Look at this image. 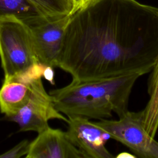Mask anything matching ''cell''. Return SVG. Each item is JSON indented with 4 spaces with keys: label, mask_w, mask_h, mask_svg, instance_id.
I'll return each mask as SVG.
<instances>
[{
    "label": "cell",
    "mask_w": 158,
    "mask_h": 158,
    "mask_svg": "<svg viewBox=\"0 0 158 158\" xmlns=\"http://www.w3.org/2000/svg\"><path fill=\"white\" fill-rule=\"evenodd\" d=\"M158 58V8L135 0H91L72 14L57 67L85 81L151 72Z\"/></svg>",
    "instance_id": "1"
},
{
    "label": "cell",
    "mask_w": 158,
    "mask_h": 158,
    "mask_svg": "<svg viewBox=\"0 0 158 158\" xmlns=\"http://www.w3.org/2000/svg\"><path fill=\"white\" fill-rule=\"evenodd\" d=\"M142 75L131 73L109 78L78 81L49 91L58 111L67 117L107 119L112 112L118 117L128 110L129 98Z\"/></svg>",
    "instance_id": "2"
},
{
    "label": "cell",
    "mask_w": 158,
    "mask_h": 158,
    "mask_svg": "<svg viewBox=\"0 0 158 158\" xmlns=\"http://www.w3.org/2000/svg\"><path fill=\"white\" fill-rule=\"evenodd\" d=\"M0 60L4 77L40 64L30 28L17 18L0 19Z\"/></svg>",
    "instance_id": "3"
},
{
    "label": "cell",
    "mask_w": 158,
    "mask_h": 158,
    "mask_svg": "<svg viewBox=\"0 0 158 158\" xmlns=\"http://www.w3.org/2000/svg\"><path fill=\"white\" fill-rule=\"evenodd\" d=\"M96 123L110 138L127 146L136 157L158 158V142L145 129L141 110H128L118 120L102 119Z\"/></svg>",
    "instance_id": "4"
},
{
    "label": "cell",
    "mask_w": 158,
    "mask_h": 158,
    "mask_svg": "<svg viewBox=\"0 0 158 158\" xmlns=\"http://www.w3.org/2000/svg\"><path fill=\"white\" fill-rule=\"evenodd\" d=\"M4 118L18 123L19 131L38 133L48 127V122L51 119H59L67 123L69 120L56 108L51 94L45 90L42 78H38L32 82L30 96L27 102L15 114Z\"/></svg>",
    "instance_id": "5"
},
{
    "label": "cell",
    "mask_w": 158,
    "mask_h": 158,
    "mask_svg": "<svg viewBox=\"0 0 158 158\" xmlns=\"http://www.w3.org/2000/svg\"><path fill=\"white\" fill-rule=\"evenodd\" d=\"M72 15L44 17L27 25L40 64L53 68L57 67L65 30Z\"/></svg>",
    "instance_id": "6"
},
{
    "label": "cell",
    "mask_w": 158,
    "mask_h": 158,
    "mask_svg": "<svg viewBox=\"0 0 158 158\" xmlns=\"http://www.w3.org/2000/svg\"><path fill=\"white\" fill-rule=\"evenodd\" d=\"M68 118V130L66 133L72 143L86 157H114L106 147V143L110 137L96 122L81 117Z\"/></svg>",
    "instance_id": "7"
},
{
    "label": "cell",
    "mask_w": 158,
    "mask_h": 158,
    "mask_svg": "<svg viewBox=\"0 0 158 158\" xmlns=\"http://www.w3.org/2000/svg\"><path fill=\"white\" fill-rule=\"evenodd\" d=\"M46 67L37 64L24 72L4 78L0 88V112L4 118L15 114L27 102L32 82L43 77Z\"/></svg>",
    "instance_id": "8"
},
{
    "label": "cell",
    "mask_w": 158,
    "mask_h": 158,
    "mask_svg": "<svg viewBox=\"0 0 158 158\" xmlns=\"http://www.w3.org/2000/svg\"><path fill=\"white\" fill-rule=\"evenodd\" d=\"M30 143L27 158H86L66 132L49 126Z\"/></svg>",
    "instance_id": "9"
},
{
    "label": "cell",
    "mask_w": 158,
    "mask_h": 158,
    "mask_svg": "<svg viewBox=\"0 0 158 158\" xmlns=\"http://www.w3.org/2000/svg\"><path fill=\"white\" fill-rule=\"evenodd\" d=\"M149 100L141 110L143 125L152 137L158 130V58L151 72L148 83Z\"/></svg>",
    "instance_id": "10"
},
{
    "label": "cell",
    "mask_w": 158,
    "mask_h": 158,
    "mask_svg": "<svg viewBox=\"0 0 158 158\" xmlns=\"http://www.w3.org/2000/svg\"><path fill=\"white\" fill-rule=\"evenodd\" d=\"M9 17L17 18L30 25L48 17L27 0H0V19Z\"/></svg>",
    "instance_id": "11"
},
{
    "label": "cell",
    "mask_w": 158,
    "mask_h": 158,
    "mask_svg": "<svg viewBox=\"0 0 158 158\" xmlns=\"http://www.w3.org/2000/svg\"><path fill=\"white\" fill-rule=\"evenodd\" d=\"M44 16L48 17L71 14L70 0H27Z\"/></svg>",
    "instance_id": "12"
},
{
    "label": "cell",
    "mask_w": 158,
    "mask_h": 158,
    "mask_svg": "<svg viewBox=\"0 0 158 158\" xmlns=\"http://www.w3.org/2000/svg\"><path fill=\"white\" fill-rule=\"evenodd\" d=\"M30 143L27 139H23L10 149L0 154L2 158H19L27 156L28 153Z\"/></svg>",
    "instance_id": "13"
},
{
    "label": "cell",
    "mask_w": 158,
    "mask_h": 158,
    "mask_svg": "<svg viewBox=\"0 0 158 158\" xmlns=\"http://www.w3.org/2000/svg\"><path fill=\"white\" fill-rule=\"evenodd\" d=\"M72 4L71 14H73L88 4L91 0H70Z\"/></svg>",
    "instance_id": "14"
},
{
    "label": "cell",
    "mask_w": 158,
    "mask_h": 158,
    "mask_svg": "<svg viewBox=\"0 0 158 158\" xmlns=\"http://www.w3.org/2000/svg\"><path fill=\"white\" fill-rule=\"evenodd\" d=\"M54 71H53V67L46 66L44 73H43V77L44 79L48 80L49 82H51V84H54Z\"/></svg>",
    "instance_id": "15"
},
{
    "label": "cell",
    "mask_w": 158,
    "mask_h": 158,
    "mask_svg": "<svg viewBox=\"0 0 158 158\" xmlns=\"http://www.w3.org/2000/svg\"><path fill=\"white\" fill-rule=\"evenodd\" d=\"M70 2H71V1H70Z\"/></svg>",
    "instance_id": "16"
}]
</instances>
